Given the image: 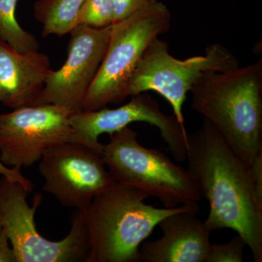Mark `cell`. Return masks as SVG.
<instances>
[{"mask_svg": "<svg viewBox=\"0 0 262 262\" xmlns=\"http://www.w3.org/2000/svg\"><path fill=\"white\" fill-rule=\"evenodd\" d=\"M101 155L115 182L157 198L164 208L198 203L201 196L187 168L158 149L141 145L138 133L127 126L114 133Z\"/></svg>", "mask_w": 262, "mask_h": 262, "instance_id": "5b68a950", "label": "cell"}, {"mask_svg": "<svg viewBox=\"0 0 262 262\" xmlns=\"http://www.w3.org/2000/svg\"><path fill=\"white\" fill-rule=\"evenodd\" d=\"M126 104L116 108L103 107L94 111L72 114L71 125L80 142L101 153V134L122 130L133 122H142L158 127L174 159H187V133L174 115L163 113L159 103L149 95L131 96Z\"/></svg>", "mask_w": 262, "mask_h": 262, "instance_id": "30bf717a", "label": "cell"}, {"mask_svg": "<svg viewBox=\"0 0 262 262\" xmlns=\"http://www.w3.org/2000/svg\"><path fill=\"white\" fill-rule=\"evenodd\" d=\"M52 71L47 55L19 53L0 38V102L5 106H34Z\"/></svg>", "mask_w": 262, "mask_h": 262, "instance_id": "4fadbf2b", "label": "cell"}, {"mask_svg": "<svg viewBox=\"0 0 262 262\" xmlns=\"http://www.w3.org/2000/svg\"><path fill=\"white\" fill-rule=\"evenodd\" d=\"M2 177H5L12 182L20 183L28 192H32L34 188L32 181L26 178L21 173V168H8L0 161V178Z\"/></svg>", "mask_w": 262, "mask_h": 262, "instance_id": "ffe728a7", "label": "cell"}, {"mask_svg": "<svg viewBox=\"0 0 262 262\" xmlns=\"http://www.w3.org/2000/svg\"><path fill=\"white\" fill-rule=\"evenodd\" d=\"M3 224H2L1 219H0V232H2V230H3Z\"/></svg>", "mask_w": 262, "mask_h": 262, "instance_id": "7402d4cb", "label": "cell"}, {"mask_svg": "<svg viewBox=\"0 0 262 262\" xmlns=\"http://www.w3.org/2000/svg\"><path fill=\"white\" fill-rule=\"evenodd\" d=\"M72 114L68 108L53 103L2 114L0 161L8 168H27L38 163L53 146L67 142L81 144L71 125Z\"/></svg>", "mask_w": 262, "mask_h": 262, "instance_id": "ba28073f", "label": "cell"}, {"mask_svg": "<svg viewBox=\"0 0 262 262\" xmlns=\"http://www.w3.org/2000/svg\"><path fill=\"white\" fill-rule=\"evenodd\" d=\"M199 210L198 203H193L160 221L163 236L141 245L140 261L207 262L211 232L196 215Z\"/></svg>", "mask_w": 262, "mask_h": 262, "instance_id": "7c38bea8", "label": "cell"}, {"mask_svg": "<svg viewBox=\"0 0 262 262\" xmlns=\"http://www.w3.org/2000/svg\"><path fill=\"white\" fill-rule=\"evenodd\" d=\"M84 0H37L34 16L42 24L44 37L56 34L61 37L77 27V18Z\"/></svg>", "mask_w": 262, "mask_h": 262, "instance_id": "5bb4252c", "label": "cell"}, {"mask_svg": "<svg viewBox=\"0 0 262 262\" xmlns=\"http://www.w3.org/2000/svg\"><path fill=\"white\" fill-rule=\"evenodd\" d=\"M187 170L201 198L209 203L204 225L209 232L231 229L241 236L256 262L262 261V204L249 166L211 122L187 134Z\"/></svg>", "mask_w": 262, "mask_h": 262, "instance_id": "6da1fadb", "label": "cell"}, {"mask_svg": "<svg viewBox=\"0 0 262 262\" xmlns=\"http://www.w3.org/2000/svg\"><path fill=\"white\" fill-rule=\"evenodd\" d=\"M111 26L93 28L78 25L70 32L68 56L58 71H52L35 105H60L73 113L82 103L106 53Z\"/></svg>", "mask_w": 262, "mask_h": 262, "instance_id": "8fae6325", "label": "cell"}, {"mask_svg": "<svg viewBox=\"0 0 262 262\" xmlns=\"http://www.w3.org/2000/svg\"><path fill=\"white\" fill-rule=\"evenodd\" d=\"M0 262H17L14 249L4 229L0 232Z\"/></svg>", "mask_w": 262, "mask_h": 262, "instance_id": "44dd1931", "label": "cell"}, {"mask_svg": "<svg viewBox=\"0 0 262 262\" xmlns=\"http://www.w3.org/2000/svg\"><path fill=\"white\" fill-rule=\"evenodd\" d=\"M170 10L151 0L142 9L112 24L106 53L82 103L89 112L118 104L126 99L127 88L150 43L170 29Z\"/></svg>", "mask_w": 262, "mask_h": 262, "instance_id": "277c9868", "label": "cell"}, {"mask_svg": "<svg viewBox=\"0 0 262 262\" xmlns=\"http://www.w3.org/2000/svg\"><path fill=\"white\" fill-rule=\"evenodd\" d=\"M18 0H0V38L20 53L39 51L37 38L21 28L15 17Z\"/></svg>", "mask_w": 262, "mask_h": 262, "instance_id": "9a60e30c", "label": "cell"}, {"mask_svg": "<svg viewBox=\"0 0 262 262\" xmlns=\"http://www.w3.org/2000/svg\"><path fill=\"white\" fill-rule=\"evenodd\" d=\"M43 191L62 206L84 211L95 196L115 184L101 153L77 143L53 146L39 161Z\"/></svg>", "mask_w": 262, "mask_h": 262, "instance_id": "9c48e42d", "label": "cell"}, {"mask_svg": "<svg viewBox=\"0 0 262 262\" xmlns=\"http://www.w3.org/2000/svg\"><path fill=\"white\" fill-rule=\"evenodd\" d=\"M192 106L248 166L262 152V60L206 72L192 86Z\"/></svg>", "mask_w": 262, "mask_h": 262, "instance_id": "7a4b0ae2", "label": "cell"}, {"mask_svg": "<svg viewBox=\"0 0 262 262\" xmlns=\"http://www.w3.org/2000/svg\"><path fill=\"white\" fill-rule=\"evenodd\" d=\"M114 22L112 0H84L77 18V26L104 28Z\"/></svg>", "mask_w": 262, "mask_h": 262, "instance_id": "2e32d148", "label": "cell"}, {"mask_svg": "<svg viewBox=\"0 0 262 262\" xmlns=\"http://www.w3.org/2000/svg\"><path fill=\"white\" fill-rule=\"evenodd\" d=\"M151 0H112L114 23L134 14L149 4Z\"/></svg>", "mask_w": 262, "mask_h": 262, "instance_id": "ac0fdd59", "label": "cell"}, {"mask_svg": "<svg viewBox=\"0 0 262 262\" xmlns=\"http://www.w3.org/2000/svg\"><path fill=\"white\" fill-rule=\"evenodd\" d=\"M148 198L117 182L95 196L82 211L89 239L87 262H140L139 248L160 221L190 205L155 208L145 203Z\"/></svg>", "mask_w": 262, "mask_h": 262, "instance_id": "3957f363", "label": "cell"}, {"mask_svg": "<svg viewBox=\"0 0 262 262\" xmlns=\"http://www.w3.org/2000/svg\"><path fill=\"white\" fill-rule=\"evenodd\" d=\"M255 194L258 201L262 204V152L254 158L249 165Z\"/></svg>", "mask_w": 262, "mask_h": 262, "instance_id": "d6986e66", "label": "cell"}, {"mask_svg": "<svg viewBox=\"0 0 262 262\" xmlns=\"http://www.w3.org/2000/svg\"><path fill=\"white\" fill-rule=\"evenodd\" d=\"M239 67L233 53L222 45L215 43L206 48L204 55L184 60L169 53L167 42L156 38L147 48L127 88V96L155 91L171 105L173 115L184 127L183 105L187 93L208 72H224Z\"/></svg>", "mask_w": 262, "mask_h": 262, "instance_id": "52a82bcc", "label": "cell"}, {"mask_svg": "<svg viewBox=\"0 0 262 262\" xmlns=\"http://www.w3.org/2000/svg\"><path fill=\"white\" fill-rule=\"evenodd\" d=\"M246 246L238 234L227 244H212L207 262H243Z\"/></svg>", "mask_w": 262, "mask_h": 262, "instance_id": "e0dca14e", "label": "cell"}, {"mask_svg": "<svg viewBox=\"0 0 262 262\" xmlns=\"http://www.w3.org/2000/svg\"><path fill=\"white\" fill-rule=\"evenodd\" d=\"M29 193L20 183L0 178V219L17 262H87L89 246L83 211L76 210L64 238L50 241L38 232L34 221L42 194H36L30 206Z\"/></svg>", "mask_w": 262, "mask_h": 262, "instance_id": "8992f818", "label": "cell"}]
</instances>
